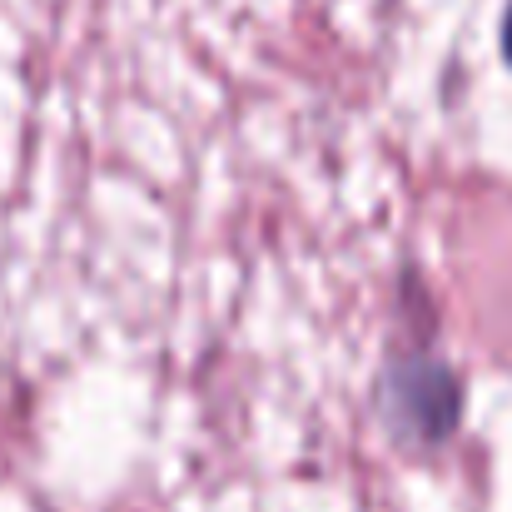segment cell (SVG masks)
<instances>
[{
  "mask_svg": "<svg viewBox=\"0 0 512 512\" xmlns=\"http://www.w3.org/2000/svg\"><path fill=\"white\" fill-rule=\"evenodd\" d=\"M508 60H512V10H508Z\"/></svg>",
  "mask_w": 512,
  "mask_h": 512,
  "instance_id": "6da1fadb",
  "label": "cell"
}]
</instances>
